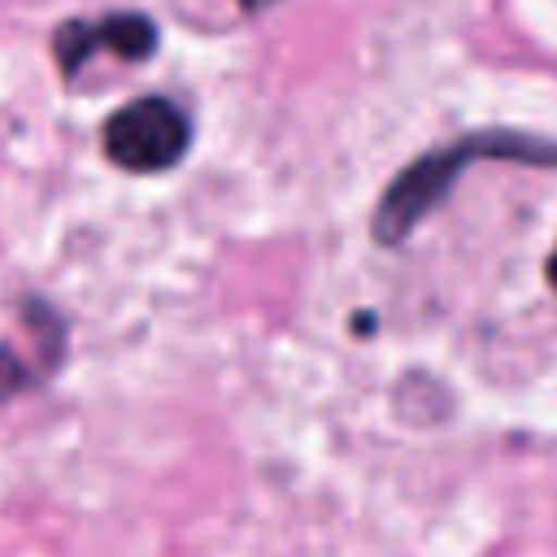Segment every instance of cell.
<instances>
[{
    "label": "cell",
    "instance_id": "4",
    "mask_svg": "<svg viewBox=\"0 0 557 557\" xmlns=\"http://www.w3.org/2000/svg\"><path fill=\"white\" fill-rule=\"evenodd\" d=\"M22 379H26L22 361H17L9 348H0V396H9L13 387H22Z\"/></svg>",
    "mask_w": 557,
    "mask_h": 557
},
{
    "label": "cell",
    "instance_id": "1",
    "mask_svg": "<svg viewBox=\"0 0 557 557\" xmlns=\"http://www.w3.org/2000/svg\"><path fill=\"white\" fill-rule=\"evenodd\" d=\"M474 161H522V165L553 170L557 165V144L544 139V135H527V131H470V135H461V139H453L435 152H422L379 196V209H374V222H370L374 239L383 248L405 244L444 205V196L453 191L461 170L474 165Z\"/></svg>",
    "mask_w": 557,
    "mask_h": 557
},
{
    "label": "cell",
    "instance_id": "5",
    "mask_svg": "<svg viewBox=\"0 0 557 557\" xmlns=\"http://www.w3.org/2000/svg\"><path fill=\"white\" fill-rule=\"evenodd\" d=\"M239 4H244V13H261V9L274 4V0H239Z\"/></svg>",
    "mask_w": 557,
    "mask_h": 557
},
{
    "label": "cell",
    "instance_id": "3",
    "mask_svg": "<svg viewBox=\"0 0 557 557\" xmlns=\"http://www.w3.org/2000/svg\"><path fill=\"white\" fill-rule=\"evenodd\" d=\"M100 48L126 61H144L157 48V26L144 13H109L104 22H70L57 30V61L65 74H74Z\"/></svg>",
    "mask_w": 557,
    "mask_h": 557
},
{
    "label": "cell",
    "instance_id": "6",
    "mask_svg": "<svg viewBox=\"0 0 557 557\" xmlns=\"http://www.w3.org/2000/svg\"><path fill=\"white\" fill-rule=\"evenodd\" d=\"M548 278H553V287H557V252L548 257Z\"/></svg>",
    "mask_w": 557,
    "mask_h": 557
},
{
    "label": "cell",
    "instance_id": "2",
    "mask_svg": "<svg viewBox=\"0 0 557 557\" xmlns=\"http://www.w3.org/2000/svg\"><path fill=\"white\" fill-rule=\"evenodd\" d=\"M187 144H191V122L165 96L131 100L104 122V152L113 165L131 174H157L178 165Z\"/></svg>",
    "mask_w": 557,
    "mask_h": 557
}]
</instances>
